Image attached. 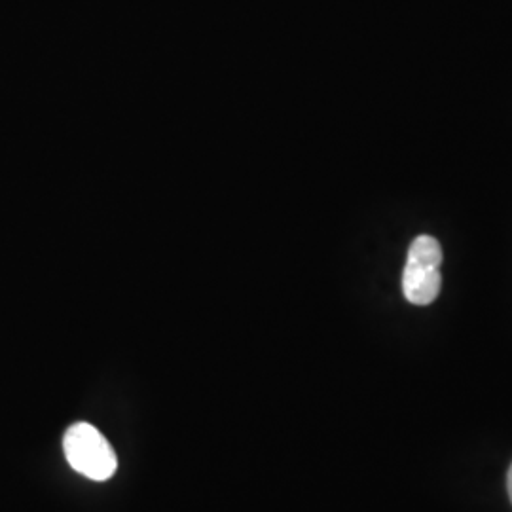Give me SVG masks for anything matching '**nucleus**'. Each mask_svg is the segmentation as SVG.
<instances>
[{
	"label": "nucleus",
	"instance_id": "2",
	"mask_svg": "<svg viewBox=\"0 0 512 512\" xmlns=\"http://www.w3.org/2000/svg\"><path fill=\"white\" fill-rule=\"evenodd\" d=\"M442 249L431 236H418L412 241L403 272L404 298L414 306H429L440 293Z\"/></svg>",
	"mask_w": 512,
	"mask_h": 512
},
{
	"label": "nucleus",
	"instance_id": "3",
	"mask_svg": "<svg viewBox=\"0 0 512 512\" xmlns=\"http://www.w3.org/2000/svg\"><path fill=\"white\" fill-rule=\"evenodd\" d=\"M507 492H509V499H511L512 503V465L509 473H507Z\"/></svg>",
	"mask_w": 512,
	"mask_h": 512
},
{
	"label": "nucleus",
	"instance_id": "1",
	"mask_svg": "<svg viewBox=\"0 0 512 512\" xmlns=\"http://www.w3.org/2000/svg\"><path fill=\"white\" fill-rule=\"evenodd\" d=\"M63 452L76 473L95 482H105L118 469V458L109 440L93 425L80 421L67 429L63 437Z\"/></svg>",
	"mask_w": 512,
	"mask_h": 512
}]
</instances>
